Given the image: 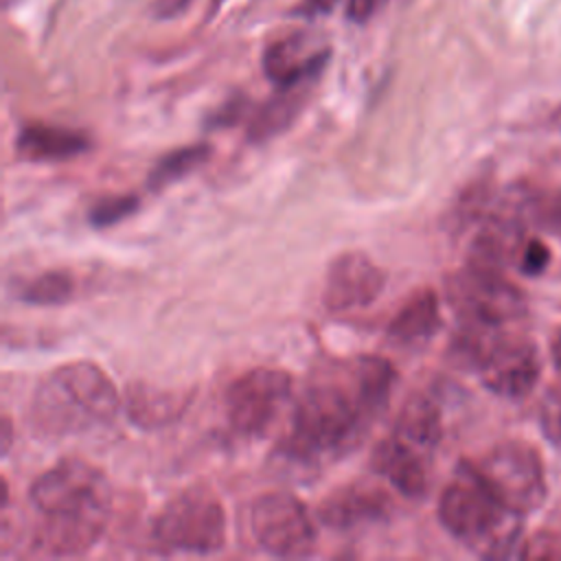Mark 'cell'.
Instances as JSON below:
<instances>
[{
    "label": "cell",
    "instance_id": "cell-1",
    "mask_svg": "<svg viewBox=\"0 0 561 561\" xmlns=\"http://www.w3.org/2000/svg\"><path fill=\"white\" fill-rule=\"evenodd\" d=\"M397 373L377 355H357L322 370L296 405L289 447L309 460L351 449L388 408Z\"/></svg>",
    "mask_w": 561,
    "mask_h": 561
},
{
    "label": "cell",
    "instance_id": "cell-2",
    "mask_svg": "<svg viewBox=\"0 0 561 561\" xmlns=\"http://www.w3.org/2000/svg\"><path fill=\"white\" fill-rule=\"evenodd\" d=\"M123 397L92 362H70L50 370L31 403L35 425L48 436H72L110 423Z\"/></svg>",
    "mask_w": 561,
    "mask_h": 561
},
{
    "label": "cell",
    "instance_id": "cell-3",
    "mask_svg": "<svg viewBox=\"0 0 561 561\" xmlns=\"http://www.w3.org/2000/svg\"><path fill=\"white\" fill-rule=\"evenodd\" d=\"M522 517L495 497L471 462H460L438 500V519L445 530L486 559L517 554Z\"/></svg>",
    "mask_w": 561,
    "mask_h": 561
},
{
    "label": "cell",
    "instance_id": "cell-4",
    "mask_svg": "<svg viewBox=\"0 0 561 561\" xmlns=\"http://www.w3.org/2000/svg\"><path fill=\"white\" fill-rule=\"evenodd\" d=\"M456 357L471 366L486 390L504 399H524L541 375L537 346L508 327H460L454 340Z\"/></svg>",
    "mask_w": 561,
    "mask_h": 561
},
{
    "label": "cell",
    "instance_id": "cell-5",
    "mask_svg": "<svg viewBox=\"0 0 561 561\" xmlns=\"http://www.w3.org/2000/svg\"><path fill=\"white\" fill-rule=\"evenodd\" d=\"M158 546L171 552L213 554L226 543V511L208 486H191L173 495L153 522Z\"/></svg>",
    "mask_w": 561,
    "mask_h": 561
},
{
    "label": "cell",
    "instance_id": "cell-6",
    "mask_svg": "<svg viewBox=\"0 0 561 561\" xmlns=\"http://www.w3.org/2000/svg\"><path fill=\"white\" fill-rule=\"evenodd\" d=\"M445 294L465 324L511 327L528 311L526 294L504 272L469 263L447 276Z\"/></svg>",
    "mask_w": 561,
    "mask_h": 561
},
{
    "label": "cell",
    "instance_id": "cell-7",
    "mask_svg": "<svg viewBox=\"0 0 561 561\" xmlns=\"http://www.w3.org/2000/svg\"><path fill=\"white\" fill-rule=\"evenodd\" d=\"M471 465L506 508L528 515L546 502V469L533 445L515 438L502 440Z\"/></svg>",
    "mask_w": 561,
    "mask_h": 561
},
{
    "label": "cell",
    "instance_id": "cell-8",
    "mask_svg": "<svg viewBox=\"0 0 561 561\" xmlns=\"http://www.w3.org/2000/svg\"><path fill=\"white\" fill-rule=\"evenodd\" d=\"M250 526L259 546L274 557H307L316 548V524L307 506L291 493L272 491L256 497Z\"/></svg>",
    "mask_w": 561,
    "mask_h": 561
},
{
    "label": "cell",
    "instance_id": "cell-9",
    "mask_svg": "<svg viewBox=\"0 0 561 561\" xmlns=\"http://www.w3.org/2000/svg\"><path fill=\"white\" fill-rule=\"evenodd\" d=\"M31 502L42 515L110 508L112 489L105 473L88 460L66 458L31 484Z\"/></svg>",
    "mask_w": 561,
    "mask_h": 561
},
{
    "label": "cell",
    "instance_id": "cell-10",
    "mask_svg": "<svg viewBox=\"0 0 561 561\" xmlns=\"http://www.w3.org/2000/svg\"><path fill=\"white\" fill-rule=\"evenodd\" d=\"M291 397V377L280 368H252L239 375L226 394L230 427L243 436L265 434Z\"/></svg>",
    "mask_w": 561,
    "mask_h": 561
},
{
    "label": "cell",
    "instance_id": "cell-11",
    "mask_svg": "<svg viewBox=\"0 0 561 561\" xmlns=\"http://www.w3.org/2000/svg\"><path fill=\"white\" fill-rule=\"evenodd\" d=\"M383 270L364 252H344L327 270L322 302L329 311H353L370 305L383 289Z\"/></svg>",
    "mask_w": 561,
    "mask_h": 561
},
{
    "label": "cell",
    "instance_id": "cell-12",
    "mask_svg": "<svg viewBox=\"0 0 561 561\" xmlns=\"http://www.w3.org/2000/svg\"><path fill=\"white\" fill-rule=\"evenodd\" d=\"M110 508L44 515L33 546L48 557H77L88 552L103 535Z\"/></svg>",
    "mask_w": 561,
    "mask_h": 561
},
{
    "label": "cell",
    "instance_id": "cell-13",
    "mask_svg": "<svg viewBox=\"0 0 561 561\" xmlns=\"http://www.w3.org/2000/svg\"><path fill=\"white\" fill-rule=\"evenodd\" d=\"M392 508L390 495L368 482H353L331 491L318 506V519L331 528H353L383 519Z\"/></svg>",
    "mask_w": 561,
    "mask_h": 561
},
{
    "label": "cell",
    "instance_id": "cell-14",
    "mask_svg": "<svg viewBox=\"0 0 561 561\" xmlns=\"http://www.w3.org/2000/svg\"><path fill=\"white\" fill-rule=\"evenodd\" d=\"M329 59V48L318 46L309 33H291L270 44L263 55V70L276 85L305 77H320Z\"/></svg>",
    "mask_w": 561,
    "mask_h": 561
},
{
    "label": "cell",
    "instance_id": "cell-15",
    "mask_svg": "<svg viewBox=\"0 0 561 561\" xmlns=\"http://www.w3.org/2000/svg\"><path fill=\"white\" fill-rule=\"evenodd\" d=\"M373 469L405 497H421L430 486V456L394 434L375 447Z\"/></svg>",
    "mask_w": 561,
    "mask_h": 561
},
{
    "label": "cell",
    "instance_id": "cell-16",
    "mask_svg": "<svg viewBox=\"0 0 561 561\" xmlns=\"http://www.w3.org/2000/svg\"><path fill=\"white\" fill-rule=\"evenodd\" d=\"M90 149V136L81 129L64 125L31 123L24 125L15 138V151L22 160L57 162L70 160Z\"/></svg>",
    "mask_w": 561,
    "mask_h": 561
},
{
    "label": "cell",
    "instance_id": "cell-17",
    "mask_svg": "<svg viewBox=\"0 0 561 561\" xmlns=\"http://www.w3.org/2000/svg\"><path fill=\"white\" fill-rule=\"evenodd\" d=\"M316 83H318V77H305V79L278 85L276 92L252 116L248 127V138L252 142H265L283 134L305 107Z\"/></svg>",
    "mask_w": 561,
    "mask_h": 561
},
{
    "label": "cell",
    "instance_id": "cell-18",
    "mask_svg": "<svg viewBox=\"0 0 561 561\" xmlns=\"http://www.w3.org/2000/svg\"><path fill=\"white\" fill-rule=\"evenodd\" d=\"M500 210L515 217L519 224L535 226L546 232L561 230V191L533 182H519L506 188L502 195Z\"/></svg>",
    "mask_w": 561,
    "mask_h": 561
},
{
    "label": "cell",
    "instance_id": "cell-19",
    "mask_svg": "<svg viewBox=\"0 0 561 561\" xmlns=\"http://www.w3.org/2000/svg\"><path fill=\"white\" fill-rule=\"evenodd\" d=\"M191 392L158 388L147 381H131L123 394L127 419L145 430H156L175 421L188 405Z\"/></svg>",
    "mask_w": 561,
    "mask_h": 561
},
{
    "label": "cell",
    "instance_id": "cell-20",
    "mask_svg": "<svg viewBox=\"0 0 561 561\" xmlns=\"http://www.w3.org/2000/svg\"><path fill=\"white\" fill-rule=\"evenodd\" d=\"M440 327V307L434 289H416L388 324V337L397 344H425Z\"/></svg>",
    "mask_w": 561,
    "mask_h": 561
},
{
    "label": "cell",
    "instance_id": "cell-21",
    "mask_svg": "<svg viewBox=\"0 0 561 561\" xmlns=\"http://www.w3.org/2000/svg\"><path fill=\"white\" fill-rule=\"evenodd\" d=\"M392 434L430 456L443 436L438 405L421 392L410 394L397 414Z\"/></svg>",
    "mask_w": 561,
    "mask_h": 561
},
{
    "label": "cell",
    "instance_id": "cell-22",
    "mask_svg": "<svg viewBox=\"0 0 561 561\" xmlns=\"http://www.w3.org/2000/svg\"><path fill=\"white\" fill-rule=\"evenodd\" d=\"M210 147L206 142H197V145H184L178 147L164 156L158 158V162L153 164V169L149 171L147 184L151 191H160L182 178H186L191 171L199 169L208 158H210Z\"/></svg>",
    "mask_w": 561,
    "mask_h": 561
},
{
    "label": "cell",
    "instance_id": "cell-23",
    "mask_svg": "<svg viewBox=\"0 0 561 561\" xmlns=\"http://www.w3.org/2000/svg\"><path fill=\"white\" fill-rule=\"evenodd\" d=\"M72 291L75 278L66 270H48L22 283L18 289V298L28 305L50 307L70 300Z\"/></svg>",
    "mask_w": 561,
    "mask_h": 561
},
{
    "label": "cell",
    "instance_id": "cell-24",
    "mask_svg": "<svg viewBox=\"0 0 561 561\" xmlns=\"http://www.w3.org/2000/svg\"><path fill=\"white\" fill-rule=\"evenodd\" d=\"M138 206H140V199L136 195H107V197H101L90 208L88 219L94 228H110L131 217L138 210Z\"/></svg>",
    "mask_w": 561,
    "mask_h": 561
},
{
    "label": "cell",
    "instance_id": "cell-25",
    "mask_svg": "<svg viewBox=\"0 0 561 561\" xmlns=\"http://www.w3.org/2000/svg\"><path fill=\"white\" fill-rule=\"evenodd\" d=\"M539 430L550 445L561 449V386L550 388L537 410Z\"/></svg>",
    "mask_w": 561,
    "mask_h": 561
},
{
    "label": "cell",
    "instance_id": "cell-26",
    "mask_svg": "<svg viewBox=\"0 0 561 561\" xmlns=\"http://www.w3.org/2000/svg\"><path fill=\"white\" fill-rule=\"evenodd\" d=\"M550 250L541 239H526L522 252H519V261H517V270L524 276H539L548 265H550Z\"/></svg>",
    "mask_w": 561,
    "mask_h": 561
},
{
    "label": "cell",
    "instance_id": "cell-27",
    "mask_svg": "<svg viewBox=\"0 0 561 561\" xmlns=\"http://www.w3.org/2000/svg\"><path fill=\"white\" fill-rule=\"evenodd\" d=\"M337 0H302L298 7H296V15H302V18H320L324 13H329L333 7H335Z\"/></svg>",
    "mask_w": 561,
    "mask_h": 561
},
{
    "label": "cell",
    "instance_id": "cell-28",
    "mask_svg": "<svg viewBox=\"0 0 561 561\" xmlns=\"http://www.w3.org/2000/svg\"><path fill=\"white\" fill-rule=\"evenodd\" d=\"M377 2H379V0H348V4H346V15H348V20H353V22H357V24L366 22V20L373 15Z\"/></svg>",
    "mask_w": 561,
    "mask_h": 561
},
{
    "label": "cell",
    "instance_id": "cell-29",
    "mask_svg": "<svg viewBox=\"0 0 561 561\" xmlns=\"http://www.w3.org/2000/svg\"><path fill=\"white\" fill-rule=\"evenodd\" d=\"M188 4H191V0H158L156 13L160 18H173V15H180Z\"/></svg>",
    "mask_w": 561,
    "mask_h": 561
},
{
    "label": "cell",
    "instance_id": "cell-30",
    "mask_svg": "<svg viewBox=\"0 0 561 561\" xmlns=\"http://www.w3.org/2000/svg\"><path fill=\"white\" fill-rule=\"evenodd\" d=\"M550 357L554 368L561 373V327L554 331L552 340H550Z\"/></svg>",
    "mask_w": 561,
    "mask_h": 561
},
{
    "label": "cell",
    "instance_id": "cell-31",
    "mask_svg": "<svg viewBox=\"0 0 561 561\" xmlns=\"http://www.w3.org/2000/svg\"><path fill=\"white\" fill-rule=\"evenodd\" d=\"M9 443H11V419L4 416L2 419V454H7Z\"/></svg>",
    "mask_w": 561,
    "mask_h": 561
},
{
    "label": "cell",
    "instance_id": "cell-32",
    "mask_svg": "<svg viewBox=\"0 0 561 561\" xmlns=\"http://www.w3.org/2000/svg\"><path fill=\"white\" fill-rule=\"evenodd\" d=\"M554 121H557V127H559V131H561V110L557 112V116H554Z\"/></svg>",
    "mask_w": 561,
    "mask_h": 561
}]
</instances>
